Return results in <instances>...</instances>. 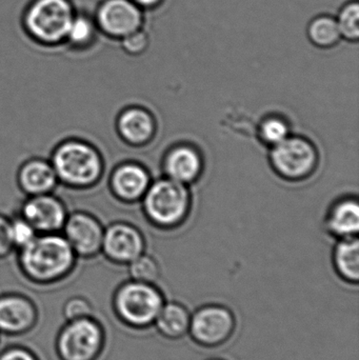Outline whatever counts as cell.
Instances as JSON below:
<instances>
[{"instance_id":"1","label":"cell","mask_w":359,"mask_h":360,"mask_svg":"<svg viewBox=\"0 0 359 360\" xmlns=\"http://www.w3.org/2000/svg\"><path fill=\"white\" fill-rule=\"evenodd\" d=\"M77 256L61 233L38 234L18 250L19 270L30 283L40 287L54 285L72 274Z\"/></svg>"},{"instance_id":"2","label":"cell","mask_w":359,"mask_h":360,"mask_svg":"<svg viewBox=\"0 0 359 360\" xmlns=\"http://www.w3.org/2000/svg\"><path fill=\"white\" fill-rule=\"evenodd\" d=\"M51 164L61 184L72 188H89L103 177L105 162L95 146L82 139H70L56 146Z\"/></svg>"},{"instance_id":"3","label":"cell","mask_w":359,"mask_h":360,"mask_svg":"<svg viewBox=\"0 0 359 360\" xmlns=\"http://www.w3.org/2000/svg\"><path fill=\"white\" fill-rule=\"evenodd\" d=\"M164 304V293L155 283L133 279L122 283L112 300L116 319L129 329L136 331L153 327Z\"/></svg>"},{"instance_id":"4","label":"cell","mask_w":359,"mask_h":360,"mask_svg":"<svg viewBox=\"0 0 359 360\" xmlns=\"http://www.w3.org/2000/svg\"><path fill=\"white\" fill-rule=\"evenodd\" d=\"M141 200L149 221L162 229L183 224L191 209L188 186L168 177L151 182Z\"/></svg>"},{"instance_id":"5","label":"cell","mask_w":359,"mask_h":360,"mask_svg":"<svg viewBox=\"0 0 359 360\" xmlns=\"http://www.w3.org/2000/svg\"><path fill=\"white\" fill-rule=\"evenodd\" d=\"M107 345V332L97 317L65 321L55 340L59 360H99Z\"/></svg>"},{"instance_id":"6","label":"cell","mask_w":359,"mask_h":360,"mask_svg":"<svg viewBox=\"0 0 359 360\" xmlns=\"http://www.w3.org/2000/svg\"><path fill=\"white\" fill-rule=\"evenodd\" d=\"M76 12L70 0H33L23 23L32 38L44 44L65 41Z\"/></svg>"},{"instance_id":"7","label":"cell","mask_w":359,"mask_h":360,"mask_svg":"<svg viewBox=\"0 0 359 360\" xmlns=\"http://www.w3.org/2000/svg\"><path fill=\"white\" fill-rule=\"evenodd\" d=\"M270 162L278 176L297 181L315 171L318 153L315 146L303 136H290L271 148Z\"/></svg>"},{"instance_id":"8","label":"cell","mask_w":359,"mask_h":360,"mask_svg":"<svg viewBox=\"0 0 359 360\" xmlns=\"http://www.w3.org/2000/svg\"><path fill=\"white\" fill-rule=\"evenodd\" d=\"M235 330V315L223 304H204L191 314L189 334L202 348L223 346L233 338Z\"/></svg>"},{"instance_id":"9","label":"cell","mask_w":359,"mask_h":360,"mask_svg":"<svg viewBox=\"0 0 359 360\" xmlns=\"http://www.w3.org/2000/svg\"><path fill=\"white\" fill-rule=\"evenodd\" d=\"M61 234L77 257L89 259L101 253L105 228L98 218L88 212L69 214Z\"/></svg>"},{"instance_id":"10","label":"cell","mask_w":359,"mask_h":360,"mask_svg":"<svg viewBox=\"0 0 359 360\" xmlns=\"http://www.w3.org/2000/svg\"><path fill=\"white\" fill-rule=\"evenodd\" d=\"M94 19L99 31L116 39L138 31L143 23V11L132 0H103Z\"/></svg>"},{"instance_id":"11","label":"cell","mask_w":359,"mask_h":360,"mask_svg":"<svg viewBox=\"0 0 359 360\" xmlns=\"http://www.w3.org/2000/svg\"><path fill=\"white\" fill-rule=\"evenodd\" d=\"M39 321L37 304L29 296L16 292L0 295V335H25Z\"/></svg>"},{"instance_id":"12","label":"cell","mask_w":359,"mask_h":360,"mask_svg":"<svg viewBox=\"0 0 359 360\" xmlns=\"http://www.w3.org/2000/svg\"><path fill=\"white\" fill-rule=\"evenodd\" d=\"M19 215L25 218L38 234L61 233L67 220V207L53 193L27 196L21 203Z\"/></svg>"},{"instance_id":"13","label":"cell","mask_w":359,"mask_h":360,"mask_svg":"<svg viewBox=\"0 0 359 360\" xmlns=\"http://www.w3.org/2000/svg\"><path fill=\"white\" fill-rule=\"evenodd\" d=\"M141 231L128 222L117 221L105 228L101 253L116 264H130L145 252Z\"/></svg>"},{"instance_id":"14","label":"cell","mask_w":359,"mask_h":360,"mask_svg":"<svg viewBox=\"0 0 359 360\" xmlns=\"http://www.w3.org/2000/svg\"><path fill=\"white\" fill-rule=\"evenodd\" d=\"M109 184L116 198L126 203L136 202L143 199L149 188L151 176L143 165L126 162L112 171Z\"/></svg>"},{"instance_id":"15","label":"cell","mask_w":359,"mask_h":360,"mask_svg":"<svg viewBox=\"0 0 359 360\" xmlns=\"http://www.w3.org/2000/svg\"><path fill=\"white\" fill-rule=\"evenodd\" d=\"M162 169L166 177L188 186L200 179L204 170V160L197 148L181 143L167 152Z\"/></svg>"},{"instance_id":"16","label":"cell","mask_w":359,"mask_h":360,"mask_svg":"<svg viewBox=\"0 0 359 360\" xmlns=\"http://www.w3.org/2000/svg\"><path fill=\"white\" fill-rule=\"evenodd\" d=\"M116 130L120 139L128 145L133 147L148 145L155 136V118L143 108H126L118 115Z\"/></svg>"},{"instance_id":"17","label":"cell","mask_w":359,"mask_h":360,"mask_svg":"<svg viewBox=\"0 0 359 360\" xmlns=\"http://www.w3.org/2000/svg\"><path fill=\"white\" fill-rule=\"evenodd\" d=\"M17 182L27 196L53 193L59 184L50 160L38 158L21 165L17 173Z\"/></svg>"},{"instance_id":"18","label":"cell","mask_w":359,"mask_h":360,"mask_svg":"<svg viewBox=\"0 0 359 360\" xmlns=\"http://www.w3.org/2000/svg\"><path fill=\"white\" fill-rule=\"evenodd\" d=\"M326 231L339 239L358 237L359 231V203L356 197L339 199L327 214Z\"/></svg>"},{"instance_id":"19","label":"cell","mask_w":359,"mask_h":360,"mask_svg":"<svg viewBox=\"0 0 359 360\" xmlns=\"http://www.w3.org/2000/svg\"><path fill=\"white\" fill-rule=\"evenodd\" d=\"M191 313L185 304L172 302L164 304L156 319L155 326L162 338L178 340L189 334Z\"/></svg>"},{"instance_id":"20","label":"cell","mask_w":359,"mask_h":360,"mask_svg":"<svg viewBox=\"0 0 359 360\" xmlns=\"http://www.w3.org/2000/svg\"><path fill=\"white\" fill-rule=\"evenodd\" d=\"M333 266L337 275L344 281L351 285H358L359 281L358 237L339 239L333 251Z\"/></svg>"},{"instance_id":"21","label":"cell","mask_w":359,"mask_h":360,"mask_svg":"<svg viewBox=\"0 0 359 360\" xmlns=\"http://www.w3.org/2000/svg\"><path fill=\"white\" fill-rule=\"evenodd\" d=\"M308 36L312 44L320 48H332L341 38L337 19L329 15L314 18L308 27Z\"/></svg>"},{"instance_id":"22","label":"cell","mask_w":359,"mask_h":360,"mask_svg":"<svg viewBox=\"0 0 359 360\" xmlns=\"http://www.w3.org/2000/svg\"><path fill=\"white\" fill-rule=\"evenodd\" d=\"M97 27L94 16L86 13H76L70 25L65 41L76 48L89 46L96 36Z\"/></svg>"},{"instance_id":"23","label":"cell","mask_w":359,"mask_h":360,"mask_svg":"<svg viewBox=\"0 0 359 360\" xmlns=\"http://www.w3.org/2000/svg\"><path fill=\"white\" fill-rule=\"evenodd\" d=\"M288 122L280 116H268L261 120L259 127V137L261 143L274 147L290 136Z\"/></svg>"},{"instance_id":"24","label":"cell","mask_w":359,"mask_h":360,"mask_svg":"<svg viewBox=\"0 0 359 360\" xmlns=\"http://www.w3.org/2000/svg\"><path fill=\"white\" fill-rule=\"evenodd\" d=\"M128 266L129 273L133 281L155 283L159 279V264L153 256L141 254Z\"/></svg>"},{"instance_id":"25","label":"cell","mask_w":359,"mask_h":360,"mask_svg":"<svg viewBox=\"0 0 359 360\" xmlns=\"http://www.w3.org/2000/svg\"><path fill=\"white\" fill-rule=\"evenodd\" d=\"M341 37L350 41H358L359 38V4L352 1L346 4L337 19Z\"/></svg>"},{"instance_id":"26","label":"cell","mask_w":359,"mask_h":360,"mask_svg":"<svg viewBox=\"0 0 359 360\" xmlns=\"http://www.w3.org/2000/svg\"><path fill=\"white\" fill-rule=\"evenodd\" d=\"M11 239L15 250L22 249L37 237L35 229L20 215L10 219Z\"/></svg>"},{"instance_id":"27","label":"cell","mask_w":359,"mask_h":360,"mask_svg":"<svg viewBox=\"0 0 359 360\" xmlns=\"http://www.w3.org/2000/svg\"><path fill=\"white\" fill-rule=\"evenodd\" d=\"M63 315L65 321L86 319V317L94 316V308L88 298L73 296L63 304Z\"/></svg>"},{"instance_id":"28","label":"cell","mask_w":359,"mask_h":360,"mask_svg":"<svg viewBox=\"0 0 359 360\" xmlns=\"http://www.w3.org/2000/svg\"><path fill=\"white\" fill-rule=\"evenodd\" d=\"M119 42L122 44V50L126 54L132 55V56H138L145 53L149 48L150 44L149 36L141 30L129 34L126 37L119 39Z\"/></svg>"},{"instance_id":"29","label":"cell","mask_w":359,"mask_h":360,"mask_svg":"<svg viewBox=\"0 0 359 360\" xmlns=\"http://www.w3.org/2000/svg\"><path fill=\"white\" fill-rule=\"evenodd\" d=\"M0 360H40V359L31 349L20 345H14L0 351Z\"/></svg>"},{"instance_id":"30","label":"cell","mask_w":359,"mask_h":360,"mask_svg":"<svg viewBox=\"0 0 359 360\" xmlns=\"http://www.w3.org/2000/svg\"><path fill=\"white\" fill-rule=\"evenodd\" d=\"M12 239H11L10 219L0 214V259L8 257L12 253Z\"/></svg>"},{"instance_id":"31","label":"cell","mask_w":359,"mask_h":360,"mask_svg":"<svg viewBox=\"0 0 359 360\" xmlns=\"http://www.w3.org/2000/svg\"><path fill=\"white\" fill-rule=\"evenodd\" d=\"M141 8H154L159 6L164 0H132Z\"/></svg>"},{"instance_id":"32","label":"cell","mask_w":359,"mask_h":360,"mask_svg":"<svg viewBox=\"0 0 359 360\" xmlns=\"http://www.w3.org/2000/svg\"><path fill=\"white\" fill-rule=\"evenodd\" d=\"M209 360H223V359H209Z\"/></svg>"}]
</instances>
